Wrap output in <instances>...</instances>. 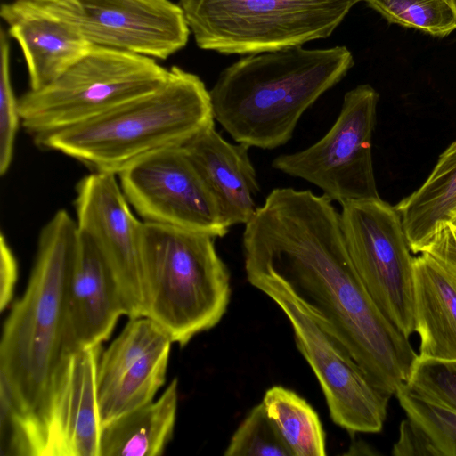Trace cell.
<instances>
[{
	"mask_svg": "<svg viewBox=\"0 0 456 456\" xmlns=\"http://www.w3.org/2000/svg\"><path fill=\"white\" fill-rule=\"evenodd\" d=\"M395 395L407 417L422 428L441 456H456V411L414 393L405 383Z\"/></svg>",
	"mask_w": 456,
	"mask_h": 456,
	"instance_id": "24",
	"label": "cell"
},
{
	"mask_svg": "<svg viewBox=\"0 0 456 456\" xmlns=\"http://www.w3.org/2000/svg\"><path fill=\"white\" fill-rule=\"evenodd\" d=\"M246 276L288 318L297 347L317 378L332 421L350 433L381 431L391 396L371 383L344 344L283 281L260 273Z\"/></svg>",
	"mask_w": 456,
	"mask_h": 456,
	"instance_id": "8",
	"label": "cell"
},
{
	"mask_svg": "<svg viewBox=\"0 0 456 456\" xmlns=\"http://www.w3.org/2000/svg\"><path fill=\"white\" fill-rule=\"evenodd\" d=\"M0 15L23 52L31 90L53 82L94 46L72 26L30 2L4 3Z\"/></svg>",
	"mask_w": 456,
	"mask_h": 456,
	"instance_id": "17",
	"label": "cell"
},
{
	"mask_svg": "<svg viewBox=\"0 0 456 456\" xmlns=\"http://www.w3.org/2000/svg\"><path fill=\"white\" fill-rule=\"evenodd\" d=\"M262 403L293 456H324L326 435L318 413L296 392L281 386L267 389Z\"/></svg>",
	"mask_w": 456,
	"mask_h": 456,
	"instance_id": "22",
	"label": "cell"
},
{
	"mask_svg": "<svg viewBox=\"0 0 456 456\" xmlns=\"http://www.w3.org/2000/svg\"><path fill=\"white\" fill-rule=\"evenodd\" d=\"M178 409V380L157 400L102 426L99 456H160L173 437Z\"/></svg>",
	"mask_w": 456,
	"mask_h": 456,
	"instance_id": "20",
	"label": "cell"
},
{
	"mask_svg": "<svg viewBox=\"0 0 456 456\" xmlns=\"http://www.w3.org/2000/svg\"><path fill=\"white\" fill-rule=\"evenodd\" d=\"M74 206L78 232L98 249L118 282L126 316H143L144 222L134 215L118 175L92 172L83 177Z\"/></svg>",
	"mask_w": 456,
	"mask_h": 456,
	"instance_id": "14",
	"label": "cell"
},
{
	"mask_svg": "<svg viewBox=\"0 0 456 456\" xmlns=\"http://www.w3.org/2000/svg\"><path fill=\"white\" fill-rule=\"evenodd\" d=\"M379 99L367 84L349 90L325 135L304 150L277 156L272 167L315 185L340 205L380 198L371 151Z\"/></svg>",
	"mask_w": 456,
	"mask_h": 456,
	"instance_id": "9",
	"label": "cell"
},
{
	"mask_svg": "<svg viewBox=\"0 0 456 456\" xmlns=\"http://www.w3.org/2000/svg\"><path fill=\"white\" fill-rule=\"evenodd\" d=\"M244 225L245 273L283 281L344 344L371 383L395 395L418 354L362 282L332 200L309 190L275 188Z\"/></svg>",
	"mask_w": 456,
	"mask_h": 456,
	"instance_id": "1",
	"label": "cell"
},
{
	"mask_svg": "<svg viewBox=\"0 0 456 456\" xmlns=\"http://www.w3.org/2000/svg\"><path fill=\"white\" fill-rule=\"evenodd\" d=\"M168 72L153 58L94 45L53 82L19 98L21 126L33 140L74 126L157 89Z\"/></svg>",
	"mask_w": 456,
	"mask_h": 456,
	"instance_id": "7",
	"label": "cell"
},
{
	"mask_svg": "<svg viewBox=\"0 0 456 456\" xmlns=\"http://www.w3.org/2000/svg\"><path fill=\"white\" fill-rule=\"evenodd\" d=\"M225 456H293L264 403L254 406L232 436Z\"/></svg>",
	"mask_w": 456,
	"mask_h": 456,
	"instance_id": "25",
	"label": "cell"
},
{
	"mask_svg": "<svg viewBox=\"0 0 456 456\" xmlns=\"http://www.w3.org/2000/svg\"><path fill=\"white\" fill-rule=\"evenodd\" d=\"M72 26L93 45L166 60L191 30L169 0H25Z\"/></svg>",
	"mask_w": 456,
	"mask_h": 456,
	"instance_id": "13",
	"label": "cell"
},
{
	"mask_svg": "<svg viewBox=\"0 0 456 456\" xmlns=\"http://www.w3.org/2000/svg\"><path fill=\"white\" fill-rule=\"evenodd\" d=\"M18 280L17 259L4 235L0 236V310L12 301Z\"/></svg>",
	"mask_w": 456,
	"mask_h": 456,
	"instance_id": "30",
	"label": "cell"
},
{
	"mask_svg": "<svg viewBox=\"0 0 456 456\" xmlns=\"http://www.w3.org/2000/svg\"><path fill=\"white\" fill-rule=\"evenodd\" d=\"M421 253L428 255L456 278V224H447L440 228Z\"/></svg>",
	"mask_w": 456,
	"mask_h": 456,
	"instance_id": "29",
	"label": "cell"
},
{
	"mask_svg": "<svg viewBox=\"0 0 456 456\" xmlns=\"http://www.w3.org/2000/svg\"><path fill=\"white\" fill-rule=\"evenodd\" d=\"M344 45L250 54L226 67L209 90L214 118L238 143L286 144L303 114L354 66Z\"/></svg>",
	"mask_w": 456,
	"mask_h": 456,
	"instance_id": "2",
	"label": "cell"
},
{
	"mask_svg": "<svg viewBox=\"0 0 456 456\" xmlns=\"http://www.w3.org/2000/svg\"><path fill=\"white\" fill-rule=\"evenodd\" d=\"M215 125L209 90L197 75L173 66L157 89L101 116L34 139L92 172L118 175L155 151L183 146Z\"/></svg>",
	"mask_w": 456,
	"mask_h": 456,
	"instance_id": "3",
	"label": "cell"
},
{
	"mask_svg": "<svg viewBox=\"0 0 456 456\" xmlns=\"http://www.w3.org/2000/svg\"><path fill=\"white\" fill-rule=\"evenodd\" d=\"M78 235L65 209L45 223L27 288L3 327L0 389L27 414L37 411L64 353L66 287Z\"/></svg>",
	"mask_w": 456,
	"mask_h": 456,
	"instance_id": "4",
	"label": "cell"
},
{
	"mask_svg": "<svg viewBox=\"0 0 456 456\" xmlns=\"http://www.w3.org/2000/svg\"><path fill=\"white\" fill-rule=\"evenodd\" d=\"M392 453L395 456H441L428 434L408 417L400 424L399 438Z\"/></svg>",
	"mask_w": 456,
	"mask_h": 456,
	"instance_id": "28",
	"label": "cell"
},
{
	"mask_svg": "<svg viewBox=\"0 0 456 456\" xmlns=\"http://www.w3.org/2000/svg\"><path fill=\"white\" fill-rule=\"evenodd\" d=\"M352 263L370 297L407 338L415 331L413 261L401 216L380 198L341 205Z\"/></svg>",
	"mask_w": 456,
	"mask_h": 456,
	"instance_id": "10",
	"label": "cell"
},
{
	"mask_svg": "<svg viewBox=\"0 0 456 456\" xmlns=\"http://www.w3.org/2000/svg\"><path fill=\"white\" fill-rule=\"evenodd\" d=\"M389 23L443 37L456 29L452 0H361Z\"/></svg>",
	"mask_w": 456,
	"mask_h": 456,
	"instance_id": "23",
	"label": "cell"
},
{
	"mask_svg": "<svg viewBox=\"0 0 456 456\" xmlns=\"http://www.w3.org/2000/svg\"><path fill=\"white\" fill-rule=\"evenodd\" d=\"M118 178L143 222L222 238L229 232L219 207L183 146L151 153Z\"/></svg>",
	"mask_w": 456,
	"mask_h": 456,
	"instance_id": "12",
	"label": "cell"
},
{
	"mask_svg": "<svg viewBox=\"0 0 456 456\" xmlns=\"http://www.w3.org/2000/svg\"><path fill=\"white\" fill-rule=\"evenodd\" d=\"M215 198L229 227L246 224L256 211L260 191L256 169L243 143L227 142L211 126L183 146Z\"/></svg>",
	"mask_w": 456,
	"mask_h": 456,
	"instance_id": "18",
	"label": "cell"
},
{
	"mask_svg": "<svg viewBox=\"0 0 456 456\" xmlns=\"http://www.w3.org/2000/svg\"><path fill=\"white\" fill-rule=\"evenodd\" d=\"M215 239L144 222L143 316L181 347L217 325L230 303V273Z\"/></svg>",
	"mask_w": 456,
	"mask_h": 456,
	"instance_id": "5",
	"label": "cell"
},
{
	"mask_svg": "<svg viewBox=\"0 0 456 456\" xmlns=\"http://www.w3.org/2000/svg\"><path fill=\"white\" fill-rule=\"evenodd\" d=\"M453 224H456V222H455V223H453Z\"/></svg>",
	"mask_w": 456,
	"mask_h": 456,
	"instance_id": "32",
	"label": "cell"
},
{
	"mask_svg": "<svg viewBox=\"0 0 456 456\" xmlns=\"http://www.w3.org/2000/svg\"><path fill=\"white\" fill-rule=\"evenodd\" d=\"M413 273L418 356L456 359V278L425 253L414 257Z\"/></svg>",
	"mask_w": 456,
	"mask_h": 456,
	"instance_id": "19",
	"label": "cell"
},
{
	"mask_svg": "<svg viewBox=\"0 0 456 456\" xmlns=\"http://www.w3.org/2000/svg\"><path fill=\"white\" fill-rule=\"evenodd\" d=\"M78 234L66 287L64 352L102 345L126 315L111 270L92 241Z\"/></svg>",
	"mask_w": 456,
	"mask_h": 456,
	"instance_id": "16",
	"label": "cell"
},
{
	"mask_svg": "<svg viewBox=\"0 0 456 456\" xmlns=\"http://www.w3.org/2000/svg\"><path fill=\"white\" fill-rule=\"evenodd\" d=\"M452 3H453V5H454V7L456 9V0H452Z\"/></svg>",
	"mask_w": 456,
	"mask_h": 456,
	"instance_id": "31",
	"label": "cell"
},
{
	"mask_svg": "<svg viewBox=\"0 0 456 456\" xmlns=\"http://www.w3.org/2000/svg\"><path fill=\"white\" fill-rule=\"evenodd\" d=\"M395 207L415 254L440 228L456 222V141L439 156L424 183Z\"/></svg>",
	"mask_w": 456,
	"mask_h": 456,
	"instance_id": "21",
	"label": "cell"
},
{
	"mask_svg": "<svg viewBox=\"0 0 456 456\" xmlns=\"http://www.w3.org/2000/svg\"><path fill=\"white\" fill-rule=\"evenodd\" d=\"M102 345L64 352L45 394L25 421V455L99 456L97 368Z\"/></svg>",
	"mask_w": 456,
	"mask_h": 456,
	"instance_id": "11",
	"label": "cell"
},
{
	"mask_svg": "<svg viewBox=\"0 0 456 456\" xmlns=\"http://www.w3.org/2000/svg\"><path fill=\"white\" fill-rule=\"evenodd\" d=\"M0 175H4L12 165L15 141L20 126L19 98L11 80L10 44L6 33L0 31Z\"/></svg>",
	"mask_w": 456,
	"mask_h": 456,
	"instance_id": "27",
	"label": "cell"
},
{
	"mask_svg": "<svg viewBox=\"0 0 456 456\" xmlns=\"http://www.w3.org/2000/svg\"><path fill=\"white\" fill-rule=\"evenodd\" d=\"M405 384L414 393L456 411V359L418 356Z\"/></svg>",
	"mask_w": 456,
	"mask_h": 456,
	"instance_id": "26",
	"label": "cell"
},
{
	"mask_svg": "<svg viewBox=\"0 0 456 456\" xmlns=\"http://www.w3.org/2000/svg\"><path fill=\"white\" fill-rule=\"evenodd\" d=\"M361 0H180L197 45L250 55L330 37Z\"/></svg>",
	"mask_w": 456,
	"mask_h": 456,
	"instance_id": "6",
	"label": "cell"
},
{
	"mask_svg": "<svg viewBox=\"0 0 456 456\" xmlns=\"http://www.w3.org/2000/svg\"><path fill=\"white\" fill-rule=\"evenodd\" d=\"M173 342L154 321L130 318L102 350L97 368V403L102 427L154 400L166 380Z\"/></svg>",
	"mask_w": 456,
	"mask_h": 456,
	"instance_id": "15",
	"label": "cell"
}]
</instances>
